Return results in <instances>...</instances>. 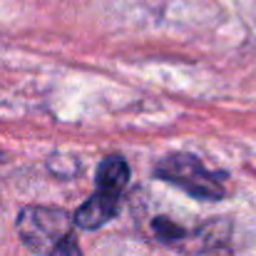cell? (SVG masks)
I'll return each instance as SVG.
<instances>
[{
  "mask_svg": "<svg viewBox=\"0 0 256 256\" xmlns=\"http://www.w3.org/2000/svg\"><path fill=\"white\" fill-rule=\"evenodd\" d=\"M18 234L38 256H82L72 216L58 206L30 204L18 214Z\"/></svg>",
  "mask_w": 256,
  "mask_h": 256,
  "instance_id": "obj_1",
  "label": "cell"
},
{
  "mask_svg": "<svg viewBox=\"0 0 256 256\" xmlns=\"http://www.w3.org/2000/svg\"><path fill=\"white\" fill-rule=\"evenodd\" d=\"M154 176L170 182L176 189L202 202H219L226 196L224 176L206 170L199 157L186 154V152H174L160 160V164L154 167Z\"/></svg>",
  "mask_w": 256,
  "mask_h": 256,
  "instance_id": "obj_2",
  "label": "cell"
},
{
  "mask_svg": "<svg viewBox=\"0 0 256 256\" xmlns=\"http://www.w3.org/2000/svg\"><path fill=\"white\" fill-rule=\"evenodd\" d=\"M120 202H122V196H117V194L94 192L92 196L85 199V204L72 214V224L80 226V229H100V226H104L110 219L117 216Z\"/></svg>",
  "mask_w": 256,
  "mask_h": 256,
  "instance_id": "obj_3",
  "label": "cell"
},
{
  "mask_svg": "<svg viewBox=\"0 0 256 256\" xmlns=\"http://www.w3.org/2000/svg\"><path fill=\"white\" fill-rule=\"evenodd\" d=\"M130 184V164L122 154H110L97 167V192H110L122 196Z\"/></svg>",
  "mask_w": 256,
  "mask_h": 256,
  "instance_id": "obj_4",
  "label": "cell"
},
{
  "mask_svg": "<svg viewBox=\"0 0 256 256\" xmlns=\"http://www.w3.org/2000/svg\"><path fill=\"white\" fill-rule=\"evenodd\" d=\"M152 234H154L162 244H167V246H182V244L189 239V232H186V229H182L176 222H170V219H164V216L152 219Z\"/></svg>",
  "mask_w": 256,
  "mask_h": 256,
  "instance_id": "obj_5",
  "label": "cell"
}]
</instances>
